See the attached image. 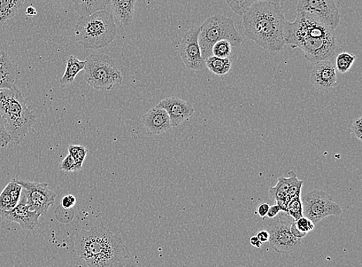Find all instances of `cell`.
I'll return each mask as SVG.
<instances>
[{
	"label": "cell",
	"mask_w": 362,
	"mask_h": 267,
	"mask_svg": "<svg viewBox=\"0 0 362 267\" xmlns=\"http://www.w3.org/2000/svg\"><path fill=\"white\" fill-rule=\"evenodd\" d=\"M2 53H3V50H1V48H0V56H1Z\"/></svg>",
	"instance_id": "41"
},
{
	"label": "cell",
	"mask_w": 362,
	"mask_h": 267,
	"mask_svg": "<svg viewBox=\"0 0 362 267\" xmlns=\"http://www.w3.org/2000/svg\"><path fill=\"white\" fill-rule=\"evenodd\" d=\"M352 131L354 137H356L359 141H362V117L360 116L357 119L354 120L352 123Z\"/></svg>",
	"instance_id": "33"
},
{
	"label": "cell",
	"mask_w": 362,
	"mask_h": 267,
	"mask_svg": "<svg viewBox=\"0 0 362 267\" xmlns=\"http://www.w3.org/2000/svg\"><path fill=\"white\" fill-rule=\"evenodd\" d=\"M25 0H0V28L20 11Z\"/></svg>",
	"instance_id": "22"
},
{
	"label": "cell",
	"mask_w": 362,
	"mask_h": 267,
	"mask_svg": "<svg viewBox=\"0 0 362 267\" xmlns=\"http://www.w3.org/2000/svg\"><path fill=\"white\" fill-rule=\"evenodd\" d=\"M356 60V57L348 52L338 54L335 64L337 71L342 74L348 73Z\"/></svg>",
	"instance_id": "25"
},
{
	"label": "cell",
	"mask_w": 362,
	"mask_h": 267,
	"mask_svg": "<svg viewBox=\"0 0 362 267\" xmlns=\"http://www.w3.org/2000/svg\"><path fill=\"white\" fill-rule=\"evenodd\" d=\"M257 237L259 240L262 242V245L267 242L269 239V234L267 230L261 231L257 234Z\"/></svg>",
	"instance_id": "38"
},
{
	"label": "cell",
	"mask_w": 362,
	"mask_h": 267,
	"mask_svg": "<svg viewBox=\"0 0 362 267\" xmlns=\"http://www.w3.org/2000/svg\"><path fill=\"white\" fill-rule=\"evenodd\" d=\"M76 42L83 48L98 50L109 46L117 35L113 14L106 10L82 15L74 28Z\"/></svg>",
	"instance_id": "5"
},
{
	"label": "cell",
	"mask_w": 362,
	"mask_h": 267,
	"mask_svg": "<svg viewBox=\"0 0 362 267\" xmlns=\"http://www.w3.org/2000/svg\"><path fill=\"white\" fill-rule=\"evenodd\" d=\"M76 203V200L74 196L72 194H68L61 200V206L66 210L72 209L75 206Z\"/></svg>",
	"instance_id": "34"
},
{
	"label": "cell",
	"mask_w": 362,
	"mask_h": 267,
	"mask_svg": "<svg viewBox=\"0 0 362 267\" xmlns=\"http://www.w3.org/2000/svg\"><path fill=\"white\" fill-rule=\"evenodd\" d=\"M200 27H192L185 34L180 44V54L188 69L199 71L206 67V60L202 56L199 43Z\"/></svg>",
	"instance_id": "12"
},
{
	"label": "cell",
	"mask_w": 362,
	"mask_h": 267,
	"mask_svg": "<svg viewBox=\"0 0 362 267\" xmlns=\"http://www.w3.org/2000/svg\"><path fill=\"white\" fill-rule=\"evenodd\" d=\"M276 217L272 219L266 228L269 234V245L280 254L295 252L302 245V239L295 238L290 232L295 219L284 211H281Z\"/></svg>",
	"instance_id": "8"
},
{
	"label": "cell",
	"mask_w": 362,
	"mask_h": 267,
	"mask_svg": "<svg viewBox=\"0 0 362 267\" xmlns=\"http://www.w3.org/2000/svg\"><path fill=\"white\" fill-rule=\"evenodd\" d=\"M206 67L213 74L222 76L229 72L231 67H232V60L229 57L220 58L212 55L206 60Z\"/></svg>",
	"instance_id": "23"
},
{
	"label": "cell",
	"mask_w": 362,
	"mask_h": 267,
	"mask_svg": "<svg viewBox=\"0 0 362 267\" xmlns=\"http://www.w3.org/2000/svg\"><path fill=\"white\" fill-rule=\"evenodd\" d=\"M163 108L170 118L171 127H178L195 113L194 108L188 102L178 97H172L164 99L157 105Z\"/></svg>",
	"instance_id": "15"
},
{
	"label": "cell",
	"mask_w": 362,
	"mask_h": 267,
	"mask_svg": "<svg viewBox=\"0 0 362 267\" xmlns=\"http://www.w3.org/2000/svg\"><path fill=\"white\" fill-rule=\"evenodd\" d=\"M242 18L244 34L250 41L272 54L283 49L286 19L280 3L257 2L252 5Z\"/></svg>",
	"instance_id": "3"
},
{
	"label": "cell",
	"mask_w": 362,
	"mask_h": 267,
	"mask_svg": "<svg viewBox=\"0 0 362 267\" xmlns=\"http://www.w3.org/2000/svg\"><path fill=\"white\" fill-rule=\"evenodd\" d=\"M144 127L150 135H160L170 129V118L164 109L156 107L142 117Z\"/></svg>",
	"instance_id": "16"
},
{
	"label": "cell",
	"mask_w": 362,
	"mask_h": 267,
	"mask_svg": "<svg viewBox=\"0 0 362 267\" xmlns=\"http://www.w3.org/2000/svg\"><path fill=\"white\" fill-rule=\"evenodd\" d=\"M11 138L7 132L1 115H0V148H4L11 143Z\"/></svg>",
	"instance_id": "32"
},
{
	"label": "cell",
	"mask_w": 362,
	"mask_h": 267,
	"mask_svg": "<svg viewBox=\"0 0 362 267\" xmlns=\"http://www.w3.org/2000/svg\"><path fill=\"white\" fill-rule=\"evenodd\" d=\"M285 212L295 221L304 216L303 203L300 196H296L288 203Z\"/></svg>",
	"instance_id": "26"
},
{
	"label": "cell",
	"mask_w": 362,
	"mask_h": 267,
	"mask_svg": "<svg viewBox=\"0 0 362 267\" xmlns=\"http://www.w3.org/2000/svg\"><path fill=\"white\" fill-rule=\"evenodd\" d=\"M231 53H232V45L226 39H222L215 43L212 48L213 56L220 58L229 57Z\"/></svg>",
	"instance_id": "28"
},
{
	"label": "cell",
	"mask_w": 362,
	"mask_h": 267,
	"mask_svg": "<svg viewBox=\"0 0 362 267\" xmlns=\"http://www.w3.org/2000/svg\"><path fill=\"white\" fill-rule=\"evenodd\" d=\"M59 168L60 170L66 172H79L81 170L76 166L74 160L70 154H68L62 162L60 163Z\"/></svg>",
	"instance_id": "31"
},
{
	"label": "cell",
	"mask_w": 362,
	"mask_h": 267,
	"mask_svg": "<svg viewBox=\"0 0 362 267\" xmlns=\"http://www.w3.org/2000/svg\"><path fill=\"white\" fill-rule=\"evenodd\" d=\"M227 4L236 14L242 15L249 8L260 1L281 2V0H225Z\"/></svg>",
	"instance_id": "24"
},
{
	"label": "cell",
	"mask_w": 362,
	"mask_h": 267,
	"mask_svg": "<svg viewBox=\"0 0 362 267\" xmlns=\"http://www.w3.org/2000/svg\"><path fill=\"white\" fill-rule=\"evenodd\" d=\"M26 13L29 17H34L36 15L37 12L35 10V8L33 6H29L27 8Z\"/></svg>",
	"instance_id": "40"
},
{
	"label": "cell",
	"mask_w": 362,
	"mask_h": 267,
	"mask_svg": "<svg viewBox=\"0 0 362 267\" xmlns=\"http://www.w3.org/2000/svg\"><path fill=\"white\" fill-rule=\"evenodd\" d=\"M290 232L293 234V235H295V238L298 239H303L306 237L307 235V233L300 232L296 226L295 222H293L290 226Z\"/></svg>",
	"instance_id": "37"
},
{
	"label": "cell",
	"mask_w": 362,
	"mask_h": 267,
	"mask_svg": "<svg viewBox=\"0 0 362 267\" xmlns=\"http://www.w3.org/2000/svg\"><path fill=\"white\" fill-rule=\"evenodd\" d=\"M310 75L311 84L320 91H330L337 85V69L329 59L312 64Z\"/></svg>",
	"instance_id": "14"
},
{
	"label": "cell",
	"mask_w": 362,
	"mask_h": 267,
	"mask_svg": "<svg viewBox=\"0 0 362 267\" xmlns=\"http://www.w3.org/2000/svg\"><path fill=\"white\" fill-rule=\"evenodd\" d=\"M304 216L309 218L314 225L330 216H339L342 209L331 196L321 190L308 192L302 199Z\"/></svg>",
	"instance_id": "9"
},
{
	"label": "cell",
	"mask_w": 362,
	"mask_h": 267,
	"mask_svg": "<svg viewBox=\"0 0 362 267\" xmlns=\"http://www.w3.org/2000/svg\"><path fill=\"white\" fill-rule=\"evenodd\" d=\"M226 39L232 46H240L243 38L235 27L233 19L221 14L212 15L200 27L199 43L204 60L212 56L213 45Z\"/></svg>",
	"instance_id": "6"
},
{
	"label": "cell",
	"mask_w": 362,
	"mask_h": 267,
	"mask_svg": "<svg viewBox=\"0 0 362 267\" xmlns=\"http://www.w3.org/2000/svg\"><path fill=\"white\" fill-rule=\"evenodd\" d=\"M73 240L76 255L90 267L125 266L132 259L124 241L104 226L81 231Z\"/></svg>",
	"instance_id": "1"
},
{
	"label": "cell",
	"mask_w": 362,
	"mask_h": 267,
	"mask_svg": "<svg viewBox=\"0 0 362 267\" xmlns=\"http://www.w3.org/2000/svg\"><path fill=\"white\" fill-rule=\"evenodd\" d=\"M0 208L4 210H11L13 207L12 196L10 191L8 184L4 188V190L0 193Z\"/></svg>",
	"instance_id": "29"
},
{
	"label": "cell",
	"mask_w": 362,
	"mask_h": 267,
	"mask_svg": "<svg viewBox=\"0 0 362 267\" xmlns=\"http://www.w3.org/2000/svg\"><path fill=\"white\" fill-rule=\"evenodd\" d=\"M0 115L13 144H20L36 122V116L28 108L24 95L17 86L0 90Z\"/></svg>",
	"instance_id": "4"
},
{
	"label": "cell",
	"mask_w": 362,
	"mask_h": 267,
	"mask_svg": "<svg viewBox=\"0 0 362 267\" xmlns=\"http://www.w3.org/2000/svg\"><path fill=\"white\" fill-rule=\"evenodd\" d=\"M68 152L74 160L76 166L81 170L83 168V163L86 159L88 150L86 147L81 145H70L68 146Z\"/></svg>",
	"instance_id": "27"
},
{
	"label": "cell",
	"mask_w": 362,
	"mask_h": 267,
	"mask_svg": "<svg viewBox=\"0 0 362 267\" xmlns=\"http://www.w3.org/2000/svg\"><path fill=\"white\" fill-rule=\"evenodd\" d=\"M250 242L253 247L258 249L260 248L262 246V242L257 238V235H253V237L250 238Z\"/></svg>",
	"instance_id": "39"
},
{
	"label": "cell",
	"mask_w": 362,
	"mask_h": 267,
	"mask_svg": "<svg viewBox=\"0 0 362 267\" xmlns=\"http://www.w3.org/2000/svg\"><path fill=\"white\" fill-rule=\"evenodd\" d=\"M84 78L92 88L111 90L115 84H121L124 78L114 60L105 53H92L86 60Z\"/></svg>",
	"instance_id": "7"
},
{
	"label": "cell",
	"mask_w": 362,
	"mask_h": 267,
	"mask_svg": "<svg viewBox=\"0 0 362 267\" xmlns=\"http://www.w3.org/2000/svg\"><path fill=\"white\" fill-rule=\"evenodd\" d=\"M285 44L302 50L311 64L333 57L337 48L335 30L297 13L295 22L284 25Z\"/></svg>",
	"instance_id": "2"
},
{
	"label": "cell",
	"mask_w": 362,
	"mask_h": 267,
	"mask_svg": "<svg viewBox=\"0 0 362 267\" xmlns=\"http://www.w3.org/2000/svg\"><path fill=\"white\" fill-rule=\"evenodd\" d=\"M17 180L22 186V193L25 195L30 210L41 216L48 213L49 208L55 203L57 194L49 189L48 184Z\"/></svg>",
	"instance_id": "11"
},
{
	"label": "cell",
	"mask_w": 362,
	"mask_h": 267,
	"mask_svg": "<svg viewBox=\"0 0 362 267\" xmlns=\"http://www.w3.org/2000/svg\"><path fill=\"white\" fill-rule=\"evenodd\" d=\"M297 13L335 30L340 23V13L335 0H298Z\"/></svg>",
	"instance_id": "10"
},
{
	"label": "cell",
	"mask_w": 362,
	"mask_h": 267,
	"mask_svg": "<svg viewBox=\"0 0 362 267\" xmlns=\"http://www.w3.org/2000/svg\"><path fill=\"white\" fill-rule=\"evenodd\" d=\"M75 11L81 17L106 9L110 0H72Z\"/></svg>",
	"instance_id": "20"
},
{
	"label": "cell",
	"mask_w": 362,
	"mask_h": 267,
	"mask_svg": "<svg viewBox=\"0 0 362 267\" xmlns=\"http://www.w3.org/2000/svg\"><path fill=\"white\" fill-rule=\"evenodd\" d=\"M137 0H110L115 22L128 26L133 22Z\"/></svg>",
	"instance_id": "18"
},
{
	"label": "cell",
	"mask_w": 362,
	"mask_h": 267,
	"mask_svg": "<svg viewBox=\"0 0 362 267\" xmlns=\"http://www.w3.org/2000/svg\"><path fill=\"white\" fill-rule=\"evenodd\" d=\"M269 204L267 203H261L257 209V214L262 218L264 219L267 217V212L269 208Z\"/></svg>",
	"instance_id": "36"
},
{
	"label": "cell",
	"mask_w": 362,
	"mask_h": 267,
	"mask_svg": "<svg viewBox=\"0 0 362 267\" xmlns=\"http://www.w3.org/2000/svg\"><path fill=\"white\" fill-rule=\"evenodd\" d=\"M18 80L17 66L9 55L3 51L0 56V90L16 88Z\"/></svg>",
	"instance_id": "17"
},
{
	"label": "cell",
	"mask_w": 362,
	"mask_h": 267,
	"mask_svg": "<svg viewBox=\"0 0 362 267\" xmlns=\"http://www.w3.org/2000/svg\"><path fill=\"white\" fill-rule=\"evenodd\" d=\"M41 216L30 210L24 194H21L18 205L11 210L0 208V217L4 221L17 223L24 231H33L39 223Z\"/></svg>",
	"instance_id": "13"
},
{
	"label": "cell",
	"mask_w": 362,
	"mask_h": 267,
	"mask_svg": "<svg viewBox=\"0 0 362 267\" xmlns=\"http://www.w3.org/2000/svg\"><path fill=\"white\" fill-rule=\"evenodd\" d=\"M295 174L294 172L291 171L289 172L288 178L283 177H279V179H277L276 186L269 190V198H271L274 203L281 206L284 212L289 202L288 196L289 186Z\"/></svg>",
	"instance_id": "19"
},
{
	"label": "cell",
	"mask_w": 362,
	"mask_h": 267,
	"mask_svg": "<svg viewBox=\"0 0 362 267\" xmlns=\"http://www.w3.org/2000/svg\"><path fill=\"white\" fill-rule=\"evenodd\" d=\"M281 211H283L282 207L279 205V204L274 203L273 206L269 207L267 217L269 219L274 218L279 214Z\"/></svg>",
	"instance_id": "35"
},
{
	"label": "cell",
	"mask_w": 362,
	"mask_h": 267,
	"mask_svg": "<svg viewBox=\"0 0 362 267\" xmlns=\"http://www.w3.org/2000/svg\"><path fill=\"white\" fill-rule=\"evenodd\" d=\"M86 60H80L74 56L69 57L67 60L65 72L60 80L61 85H68L74 82V78L86 67Z\"/></svg>",
	"instance_id": "21"
},
{
	"label": "cell",
	"mask_w": 362,
	"mask_h": 267,
	"mask_svg": "<svg viewBox=\"0 0 362 267\" xmlns=\"http://www.w3.org/2000/svg\"><path fill=\"white\" fill-rule=\"evenodd\" d=\"M297 228L302 233H308L314 230V224L311 221L309 218L304 216L300 217L295 221Z\"/></svg>",
	"instance_id": "30"
}]
</instances>
